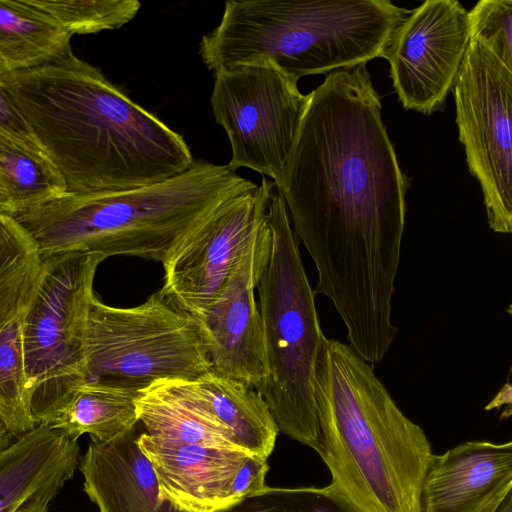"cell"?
<instances>
[{
	"label": "cell",
	"mask_w": 512,
	"mask_h": 512,
	"mask_svg": "<svg viewBox=\"0 0 512 512\" xmlns=\"http://www.w3.org/2000/svg\"><path fill=\"white\" fill-rule=\"evenodd\" d=\"M468 15L471 38L512 69V1L481 0Z\"/></svg>",
	"instance_id": "cell-27"
},
{
	"label": "cell",
	"mask_w": 512,
	"mask_h": 512,
	"mask_svg": "<svg viewBox=\"0 0 512 512\" xmlns=\"http://www.w3.org/2000/svg\"><path fill=\"white\" fill-rule=\"evenodd\" d=\"M43 260L21 225L0 212V332L29 306Z\"/></svg>",
	"instance_id": "cell-23"
},
{
	"label": "cell",
	"mask_w": 512,
	"mask_h": 512,
	"mask_svg": "<svg viewBox=\"0 0 512 512\" xmlns=\"http://www.w3.org/2000/svg\"><path fill=\"white\" fill-rule=\"evenodd\" d=\"M71 35L114 30L139 12L136 0H29Z\"/></svg>",
	"instance_id": "cell-25"
},
{
	"label": "cell",
	"mask_w": 512,
	"mask_h": 512,
	"mask_svg": "<svg viewBox=\"0 0 512 512\" xmlns=\"http://www.w3.org/2000/svg\"><path fill=\"white\" fill-rule=\"evenodd\" d=\"M138 443L152 464L160 493L190 512L229 506L231 484L249 456L241 449L165 443L145 431Z\"/></svg>",
	"instance_id": "cell-15"
},
{
	"label": "cell",
	"mask_w": 512,
	"mask_h": 512,
	"mask_svg": "<svg viewBox=\"0 0 512 512\" xmlns=\"http://www.w3.org/2000/svg\"><path fill=\"white\" fill-rule=\"evenodd\" d=\"M79 445L58 430L38 425L0 451V512H13L28 497L70 480Z\"/></svg>",
	"instance_id": "cell-18"
},
{
	"label": "cell",
	"mask_w": 512,
	"mask_h": 512,
	"mask_svg": "<svg viewBox=\"0 0 512 512\" xmlns=\"http://www.w3.org/2000/svg\"><path fill=\"white\" fill-rule=\"evenodd\" d=\"M265 211L217 298L195 315L206 338L212 370L258 393L266 378L262 325L255 299L271 243Z\"/></svg>",
	"instance_id": "cell-13"
},
{
	"label": "cell",
	"mask_w": 512,
	"mask_h": 512,
	"mask_svg": "<svg viewBox=\"0 0 512 512\" xmlns=\"http://www.w3.org/2000/svg\"><path fill=\"white\" fill-rule=\"evenodd\" d=\"M269 470L267 460L249 455L238 470L229 491L230 505L251 493L263 489Z\"/></svg>",
	"instance_id": "cell-29"
},
{
	"label": "cell",
	"mask_w": 512,
	"mask_h": 512,
	"mask_svg": "<svg viewBox=\"0 0 512 512\" xmlns=\"http://www.w3.org/2000/svg\"><path fill=\"white\" fill-rule=\"evenodd\" d=\"M272 183L263 177L224 201L162 264L161 289L194 316L214 302L255 235Z\"/></svg>",
	"instance_id": "cell-12"
},
{
	"label": "cell",
	"mask_w": 512,
	"mask_h": 512,
	"mask_svg": "<svg viewBox=\"0 0 512 512\" xmlns=\"http://www.w3.org/2000/svg\"><path fill=\"white\" fill-rule=\"evenodd\" d=\"M144 431L138 421L109 441H91L78 464L84 492L100 512H190L160 493L138 443Z\"/></svg>",
	"instance_id": "cell-14"
},
{
	"label": "cell",
	"mask_w": 512,
	"mask_h": 512,
	"mask_svg": "<svg viewBox=\"0 0 512 512\" xmlns=\"http://www.w3.org/2000/svg\"><path fill=\"white\" fill-rule=\"evenodd\" d=\"M307 101L297 81L269 63L215 71L210 102L231 145L228 166L252 169L278 183Z\"/></svg>",
	"instance_id": "cell-9"
},
{
	"label": "cell",
	"mask_w": 512,
	"mask_h": 512,
	"mask_svg": "<svg viewBox=\"0 0 512 512\" xmlns=\"http://www.w3.org/2000/svg\"><path fill=\"white\" fill-rule=\"evenodd\" d=\"M512 486L493 498L480 512H512Z\"/></svg>",
	"instance_id": "cell-31"
},
{
	"label": "cell",
	"mask_w": 512,
	"mask_h": 512,
	"mask_svg": "<svg viewBox=\"0 0 512 512\" xmlns=\"http://www.w3.org/2000/svg\"><path fill=\"white\" fill-rule=\"evenodd\" d=\"M471 39L468 11L456 0H427L395 28L383 57L403 107L440 110Z\"/></svg>",
	"instance_id": "cell-11"
},
{
	"label": "cell",
	"mask_w": 512,
	"mask_h": 512,
	"mask_svg": "<svg viewBox=\"0 0 512 512\" xmlns=\"http://www.w3.org/2000/svg\"><path fill=\"white\" fill-rule=\"evenodd\" d=\"M61 486H49L38 490L13 512H48V504L59 493Z\"/></svg>",
	"instance_id": "cell-30"
},
{
	"label": "cell",
	"mask_w": 512,
	"mask_h": 512,
	"mask_svg": "<svg viewBox=\"0 0 512 512\" xmlns=\"http://www.w3.org/2000/svg\"><path fill=\"white\" fill-rule=\"evenodd\" d=\"M22 317L0 332V422L15 438L36 427L22 347Z\"/></svg>",
	"instance_id": "cell-24"
},
{
	"label": "cell",
	"mask_w": 512,
	"mask_h": 512,
	"mask_svg": "<svg viewBox=\"0 0 512 512\" xmlns=\"http://www.w3.org/2000/svg\"><path fill=\"white\" fill-rule=\"evenodd\" d=\"M216 512H359L332 485L325 487H268Z\"/></svg>",
	"instance_id": "cell-26"
},
{
	"label": "cell",
	"mask_w": 512,
	"mask_h": 512,
	"mask_svg": "<svg viewBox=\"0 0 512 512\" xmlns=\"http://www.w3.org/2000/svg\"><path fill=\"white\" fill-rule=\"evenodd\" d=\"M136 393L89 381L73 387L45 425L72 440L89 434L92 441L106 442L139 420Z\"/></svg>",
	"instance_id": "cell-21"
},
{
	"label": "cell",
	"mask_w": 512,
	"mask_h": 512,
	"mask_svg": "<svg viewBox=\"0 0 512 512\" xmlns=\"http://www.w3.org/2000/svg\"><path fill=\"white\" fill-rule=\"evenodd\" d=\"M270 251L257 285L266 378L259 394L278 430L320 452L314 380L325 335L284 199L273 182L266 205Z\"/></svg>",
	"instance_id": "cell-6"
},
{
	"label": "cell",
	"mask_w": 512,
	"mask_h": 512,
	"mask_svg": "<svg viewBox=\"0 0 512 512\" xmlns=\"http://www.w3.org/2000/svg\"><path fill=\"white\" fill-rule=\"evenodd\" d=\"M67 192L45 153L0 134V212L13 215Z\"/></svg>",
	"instance_id": "cell-22"
},
{
	"label": "cell",
	"mask_w": 512,
	"mask_h": 512,
	"mask_svg": "<svg viewBox=\"0 0 512 512\" xmlns=\"http://www.w3.org/2000/svg\"><path fill=\"white\" fill-rule=\"evenodd\" d=\"M72 35L29 0H0V74L34 69L72 52Z\"/></svg>",
	"instance_id": "cell-20"
},
{
	"label": "cell",
	"mask_w": 512,
	"mask_h": 512,
	"mask_svg": "<svg viewBox=\"0 0 512 512\" xmlns=\"http://www.w3.org/2000/svg\"><path fill=\"white\" fill-rule=\"evenodd\" d=\"M314 389L319 455L330 484L359 512H422L432 447L373 365L348 344L325 337Z\"/></svg>",
	"instance_id": "cell-3"
},
{
	"label": "cell",
	"mask_w": 512,
	"mask_h": 512,
	"mask_svg": "<svg viewBox=\"0 0 512 512\" xmlns=\"http://www.w3.org/2000/svg\"><path fill=\"white\" fill-rule=\"evenodd\" d=\"M0 134L34 150L44 153L19 109L0 85Z\"/></svg>",
	"instance_id": "cell-28"
},
{
	"label": "cell",
	"mask_w": 512,
	"mask_h": 512,
	"mask_svg": "<svg viewBox=\"0 0 512 512\" xmlns=\"http://www.w3.org/2000/svg\"><path fill=\"white\" fill-rule=\"evenodd\" d=\"M459 139L482 188L489 227L512 231V69L470 39L452 88Z\"/></svg>",
	"instance_id": "cell-10"
},
{
	"label": "cell",
	"mask_w": 512,
	"mask_h": 512,
	"mask_svg": "<svg viewBox=\"0 0 512 512\" xmlns=\"http://www.w3.org/2000/svg\"><path fill=\"white\" fill-rule=\"evenodd\" d=\"M211 369L199 320L161 288L127 308L93 298L85 381L137 394L157 380H195Z\"/></svg>",
	"instance_id": "cell-7"
},
{
	"label": "cell",
	"mask_w": 512,
	"mask_h": 512,
	"mask_svg": "<svg viewBox=\"0 0 512 512\" xmlns=\"http://www.w3.org/2000/svg\"><path fill=\"white\" fill-rule=\"evenodd\" d=\"M100 254L70 252L43 259L36 292L23 313L22 347L36 426L85 381V339Z\"/></svg>",
	"instance_id": "cell-8"
},
{
	"label": "cell",
	"mask_w": 512,
	"mask_h": 512,
	"mask_svg": "<svg viewBox=\"0 0 512 512\" xmlns=\"http://www.w3.org/2000/svg\"><path fill=\"white\" fill-rule=\"evenodd\" d=\"M135 406L145 432L158 441L240 449L192 380H157L137 392Z\"/></svg>",
	"instance_id": "cell-17"
},
{
	"label": "cell",
	"mask_w": 512,
	"mask_h": 512,
	"mask_svg": "<svg viewBox=\"0 0 512 512\" xmlns=\"http://www.w3.org/2000/svg\"><path fill=\"white\" fill-rule=\"evenodd\" d=\"M15 439L0 422V451L10 446Z\"/></svg>",
	"instance_id": "cell-32"
},
{
	"label": "cell",
	"mask_w": 512,
	"mask_h": 512,
	"mask_svg": "<svg viewBox=\"0 0 512 512\" xmlns=\"http://www.w3.org/2000/svg\"><path fill=\"white\" fill-rule=\"evenodd\" d=\"M509 486L512 442L467 441L433 455L422 486V512H480Z\"/></svg>",
	"instance_id": "cell-16"
},
{
	"label": "cell",
	"mask_w": 512,
	"mask_h": 512,
	"mask_svg": "<svg viewBox=\"0 0 512 512\" xmlns=\"http://www.w3.org/2000/svg\"><path fill=\"white\" fill-rule=\"evenodd\" d=\"M409 13L388 0H229L199 54L214 72L269 63L298 81L383 57Z\"/></svg>",
	"instance_id": "cell-5"
},
{
	"label": "cell",
	"mask_w": 512,
	"mask_h": 512,
	"mask_svg": "<svg viewBox=\"0 0 512 512\" xmlns=\"http://www.w3.org/2000/svg\"><path fill=\"white\" fill-rule=\"evenodd\" d=\"M256 186L228 164L195 160L167 180L118 191L69 193L11 215L40 257L131 256L163 264L219 205Z\"/></svg>",
	"instance_id": "cell-4"
},
{
	"label": "cell",
	"mask_w": 512,
	"mask_h": 512,
	"mask_svg": "<svg viewBox=\"0 0 512 512\" xmlns=\"http://www.w3.org/2000/svg\"><path fill=\"white\" fill-rule=\"evenodd\" d=\"M280 180L292 229L317 271L349 346L381 362L392 323L408 181L366 64L338 69L308 95Z\"/></svg>",
	"instance_id": "cell-1"
},
{
	"label": "cell",
	"mask_w": 512,
	"mask_h": 512,
	"mask_svg": "<svg viewBox=\"0 0 512 512\" xmlns=\"http://www.w3.org/2000/svg\"><path fill=\"white\" fill-rule=\"evenodd\" d=\"M192 382L236 445L249 455L267 460L279 430L263 397L255 389L212 369Z\"/></svg>",
	"instance_id": "cell-19"
},
{
	"label": "cell",
	"mask_w": 512,
	"mask_h": 512,
	"mask_svg": "<svg viewBox=\"0 0 512 512\" xmlns=\"http://www.w3.org/2000/svg\"><path fill=\"white\" fill-rule=\"evenodd\" d=\"M67 192L142 187L195 162L183 137L73 52L34 69L0 74Z\"/></svg>",
	"instance_id": "cell-2"
}]
</instances>
